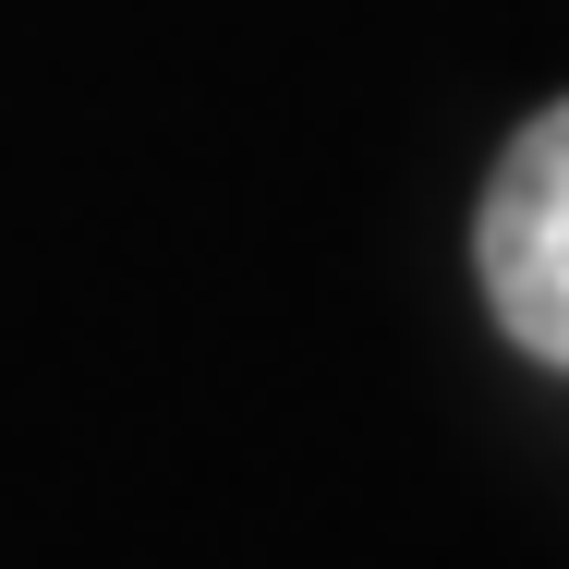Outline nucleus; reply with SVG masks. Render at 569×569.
<instances>
[{"label":"nucleus","mask_w":569,"mask_h":569,"mask_svg":"<svg viewBox=\"0 0 569 569\" xmlns=\"http://www.w3.org/2000/svg\"><path fill=\"white\" fill-rule=\"evenodd\" d=\"M472 267H485L497 328L569 376V98L509 133V158L485 182V219H472Z\"/></svg>","instance_id":"1"}]
</instances>
